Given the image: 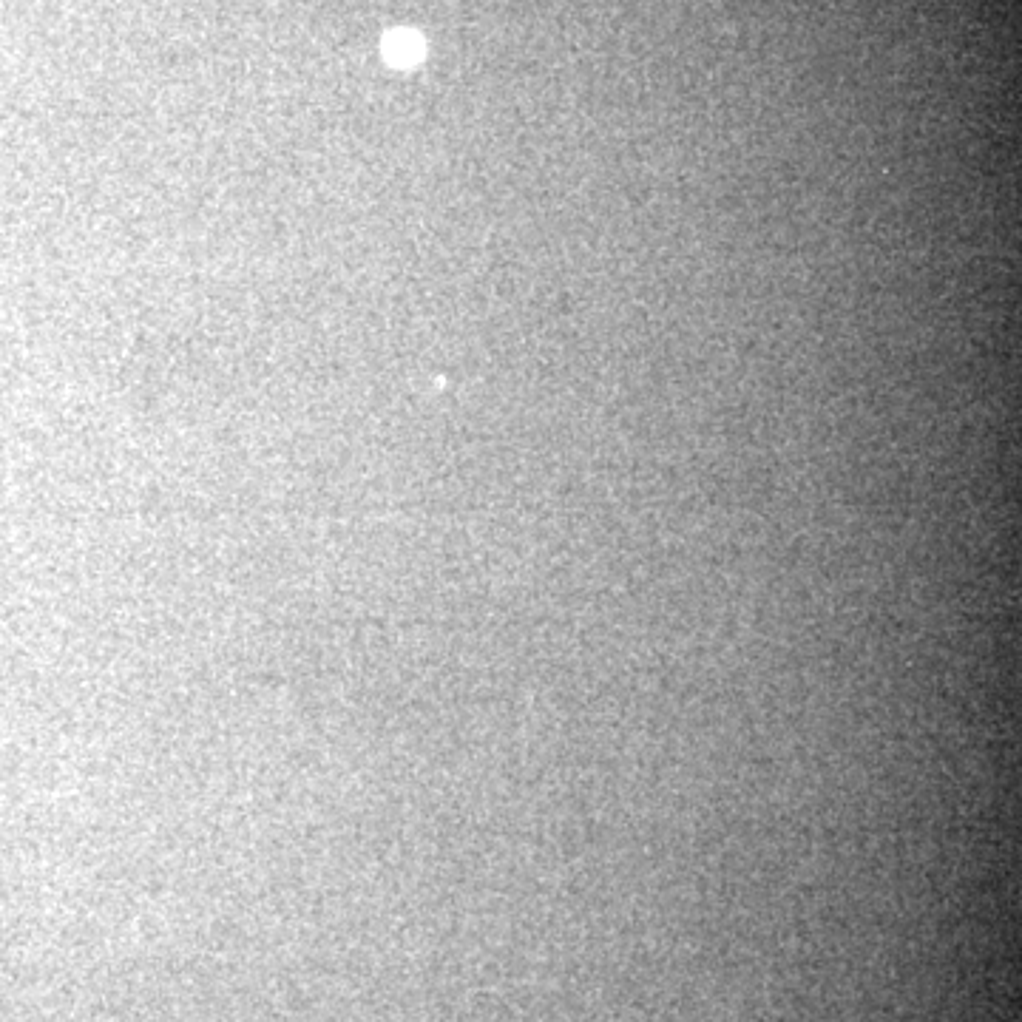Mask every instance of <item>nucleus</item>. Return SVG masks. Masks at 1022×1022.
Wrapping results in <instances>:
<instances>
[{
    "label": "nucleus",
    "instance_id": "f257e3e1",
    "mask_svg": "<svg viewBox=\"0 0 1022 1022\" xmlns=\"http://www.w3.org/2000/svg\"><path fill=\"white\" fill-rule=\"evenodd\" d=\"M384 57L392 66H415L423 57V37L412 29H395L384 37Z\"/></svg>",
    "mask_w": 1022,
    "mask_h": 1022
}]
</instances>
